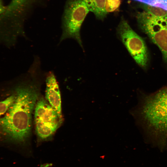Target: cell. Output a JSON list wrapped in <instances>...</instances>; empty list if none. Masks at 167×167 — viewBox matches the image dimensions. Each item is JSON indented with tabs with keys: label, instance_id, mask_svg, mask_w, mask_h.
<instances>
[{
	"label": "cell",
	"instance_id": "14",
	"mask_svg": "<svg viewBox=\"0 0 167 167\" xmlns=\"http://www.w3.org/2000/svg\"><path fill=\"white\" fill-rule=\"evenodd\" d=\"M6 8V6L3 4L2 0H0V15L5 11Z\"/></svg>",
	"mask_w": 167,
	"mask_h": 167
},
{
	"label": "cell",
	"instance_id": "16",
	"mask_svg": "<svg viewBox=\"0 0 167 167\" xmlns=\"http://www.w3.org/2000/svg\"><path fill=\"white\" fill-rule=\"evenodd\" d=\"M28 0H12V1L15 3H21L24 2Z\"/></svg>",
	"mask_w": 167,
	"mask_h": 167
},
{
	"label": "cell",
	"instance_id": "9",
	"mask_svg": "<svg viewBox=\"0 0 167 167\" xmlns=\"http://www.w3.org/2000/svg\"><path fill=\"white\" fill-rule=\"evenodd\" d=\"M82 0L97 19L103 20L106 17L108 14L105 9L106 0Z\"/></svg>",
	"mask_w": 167,
	"mask_h": 167
},
{
	"label": "cell",
	"instance_id": "3",
	"mask_svg": "<svg viewBox=\"0 0 167 167\" xmlns=\"http://www.w3.org/2000/svg\"><path fill=\"white\" fill-rule=\"evenodd\" d=\"M89 11L82 0H67L63 14L62 32L60 42L67 38H72L83 48L80 31L82 24Z\"/></svg>",
	"mask_w": 167,
	"mask_h": 167
},
{
	"label": "cell",
	"instance_id": "7",
	"mask_svg": "<svg viewBox=\"0 0 167 167\" xmlns=\"http://www.w3.org/2000/svg\"><path fill=\"white\" fill-rule=\"evenodd\" d=\"M35 111V121L59 122L61 119L55 109L43 99L37 102Z\"/></svg>",
	"mask_w": 167,
	"mask_h": 167
},
{
	"label": "cell",
	"instance_id": "15",
	"mask_svg": "<svg viewBox=\"0 0 167 167\" xmlns=\"http://www.w3.org/2000/svg\"><path fill=\"white\" fill-rule=\"evenodd\" d=\"M52 165V164L51 163H45L41 164L40 167H50Z\"/></svg>",
	"mask_w": 167,
	"mask_h": 167
},
{
	"label": "cell",
	"instance_id": "11",
	"mask_svg": "<svg viewBox=\"0 0 167 167\" xmlns=\"http://www.w3.org/2000/svg\"><path fill=\"white\" fill-rule=\"evenodd\" d=\"M11 95L5 100L0 101V117L7 111L9 107L12 104L15 99L13 92L9 88Z\"/></svg>",
	"mask_w": 167,
	"mask_h": 167
},
{
	"label": "cell",
	"instance_id": "17",
	"mask_svg": "<svg viewBox=\"0 0 167 167\" xmlns=\"http://www.w3.org/2000/svg\"><path fill=\"white\" fill-rule=\"evenodd\" d=\"M14 45L11 46H10V47H7V46H6V47H11V46H14Z\"/></svg>",
	"mask_w": 167,
	"mask_h": 167
},
{
	"label": "cell",
	"instance_id": "2",
	"mask_svg": "<svg viewBox=\"0 0 167 167\" xmlns=\"http://www.w3.org/2000/svg\"><path fill=\"white\" fill-rule=\"evenodd\" d=\"M132 113L155 144H167V88L143 96Z\"/></svg>",
	"mask_w": 167,
	"mask_h": 167
},
{
	"label": "cell",
	"instance_id": "12",
	"mask_svg": "<svg viewBox=\"0 0 167 167\" xmlns=\"http://www.w3.org/2000/svg\"><path fill=\"white\" fill-rule=\"evenodd\" d=\"M141 3L156 6L167 11V0H139Z\"/></svg>",
	"mask_w": 167,
	"mask_h": 167
},
{
	"label": "cell",
	"instance_id": "10",
	"mask_svg": "<svg viewBox=\"0 0 167 167\" xmlns=\"http://www.w3.org/2000/svg\"><path fill=\"white\" fill-rule=\"evenodd\" d=\"M140 7L143 11L152 15L157 17H167V11L162 8L141 3Z\"/></svg>",
	"mask_w": 167,
	"mask_h": 167
},
{
	"label": "cell",
	"instance_id": "5",
	"mask_svg": "<svg viewBox=\"0 0 167 167\" xmlns=\"http://www.w3.org/2000/svg\"><path fill=\"white\" fill-rule=\"evenodd\" d=\"M118 37L136 63L145 67L148 57L147 48L143 38L131 27L124 17H122L117 28Z\"/></svg>",
	"mask_w": 167,
	"mask_h": 167
},
{
	"label": "cell",
	"instance_id": "1",
	"mask_svg": "<svg viewBox=\"0 0 167 167\" xmlns=\"http://www.w3.org/2000/svg\"><path fill=\"white\" fill-rule=\"evenodd\" d=\"M45 74L36 64L25 74L7 81L15 100L4 116L0 118V141L21 143L30 133L32 114L39 95Z\"/></svg>",
	"mask_w": 167,
	"mask_h": 167
},
{
	"label": "cell",
	"instance_id": "6",
	"mask_svg": "<svg viewBox=\"0 0 167 167\" xmlns=\"http://www.w3.org/2000/svg\"><path fill=\"white\" fill-rule=\"evenodd\" d=\"M46 83L45 98L49 104L57 112L62 119L61 94L56 77L52 71L46 73L45 77Z\"/></svg>",
	"mask_w": 167,
	"mask_h": 167
},
{
	"label": "cell",
	"instance_id": "8",
	"mask_svg": "<svg viewBox=\"0 0 167 167\" xmlns=\"http://www.w3.org/2000/svg\"><path fill=\"white\" fill-rule=\"evenodd\" d=\"M36 133L41 139H47L51 136L60 124L59 122L35 121Z\"/></svg>",
	"mask_w": 167,
	"mask_h": 167
},
{
	"label": "cell",
	"instance_id": "4",
	"mask_svg": "<svg viewBox=\"0 0 167 167\" xmlns=\"http://www.w3.org/2000/svg\"><path fill=\"white\" fill-rule=\"evenodd\" d=\"M136 19L140 28L159 48L167 64V17H157L143 11Z\"/></svg>",
	"mask_w": 167,
	"mask_h": 167
},
{
	"label": "cell",
	"instance_id": "13",
	"mask_svg": "<svg viewBox=\"0 0 167 167\" xmlns=\"http://www.w3.org/2000/svg\"><path fill=\"white\" fill-rule=\"evenodd\" d=\"M121 0H106L105 9L108 14L117 10L121 4Z\"/></svg>",
	"mask_w": 167,
	"mask_h": 167
}]
</instances>
